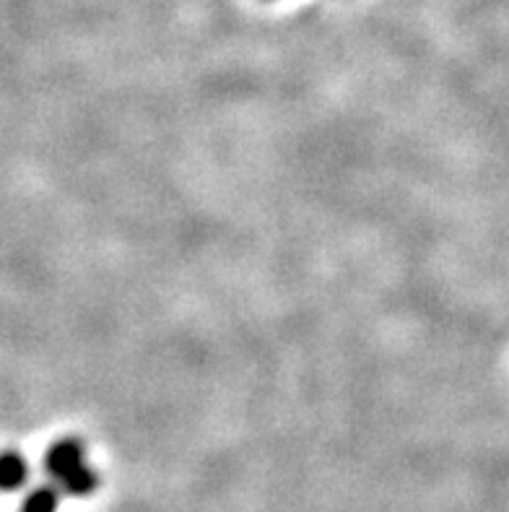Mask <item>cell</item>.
I'll return each instance as SVG.
<instances>
[{
	"mask_svg": "<svg viewBox=\"0 0 509 512\" xmlns=\"http://www.w3.org/2000/svg\"><path fill=\"white\" fill-rule=\"evenodd\" d=\"M81 463H86V450L76 437H63L45 453V471L55 481L71 474Z\"/></svg>",
	"mask_w": 509,
	"mask_h": 512,
	"instance_id": "obj_1",
	"label": "cell"
},
{
	"mask_svg": "<svg viewBox=\"0 0 509 512\" xmlns=\"http://www.w3.org/2000/svg\"><path fill=\"white\" fill-rule=\"evenodd\" d=\"M29 481V463L19 450L0 453V492H16Z\"/></svg>",
	"mask_w": 509,
	"mask_h": 512,
	"instance_id": "obj_2",
	"label": "cell"
},
{
	"mask_svg": "<svg viewBox=\"0 0 509 512\" xmlns=\"http://www.w3.org/2000/svg\"><path fill=\"white\" fill-rule=\"evenodd\" d=\"M58 487L68 497H89L99 487L97 468L89 466V463H81L78 468H73L71 474L58 481Z\"/></svg>",
	"mask_w": 509,
	"mask_h": 512,
	"instance_id": "obj_3",
	"label": "cell"
},
{
	"mask_svg": "<svg viewBox=\"0 0 509 512\" xmlns=\"http://www.w3.org/2000/svg\"><path fill=\"white\" fill-rule=\"evenodd\" d=\"M60 494L58 484H39L24 494L19 512H58Z\"/></svg>",
	"mask_w": 509,
	"mask_h": 512,
	"instance_id": "obj_4",
	"label": "cell"
}]
</instances>
